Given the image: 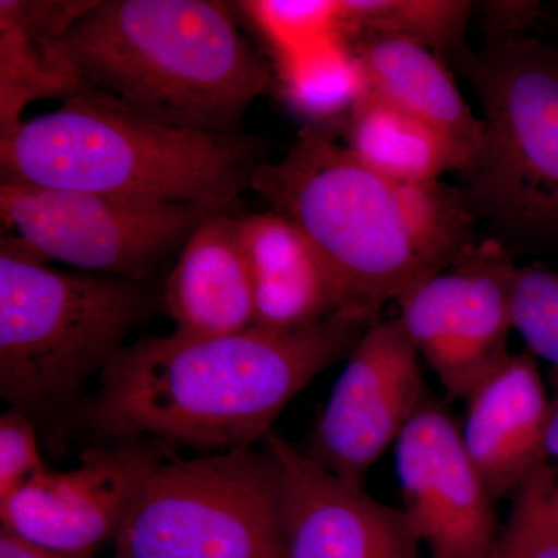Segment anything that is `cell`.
<instances>
[{"label":"cell","mask_w":558,"mask_h":558,"mask_svg":"<svg viewBox=\"0 0 558 558\" xmlns=\"http://www.w3.org/2000/svg\"><path fill=\"white\" fill-rule=\"evenodd\" d=\"M546 454L550 462L558 465V398L554 400L553 416L546 435Z\"/></svg>","instance_id":"cell-28"},{"label":"cell","mask_w":558,"mask_h":558,"mask_svg":"<svg viewBox=\"0 0 558 558\" xmlns=\"http://www.w3.org/2000/svg\"><path fill=\"white\" fill-rule=\"evenodd\" d=\"M275 78L282 100L307 124H343L371 94L365 68L343 32L275 62Z\"/></svg>","instance_id":"cell-20"},{"label":"cell","mask_w":558,"mask_h":558,"mask_svg":"<svg viewBox=\"0 0 558 558\" xmlns=\"http://www.w3.org/2000/svg\"><path fill=\"white\" fill-rule=\"evenodd\" d=\"M269 449L170 458L140 487L110 558H284Z\"/></svg>","instance_id":"cell-7"},{"label":"cell","mask_w":558,"mask_h":558,"mask_svg":"<svg viewBox=\"0 0 558 558\" xmlns=\"http://www.w3.org/2000/svg\"><path fill=\"white\" fill-rule=\"evenodd\" d=\"M488 558H558V465L546 459L509 497Z\"/></svg>","instance_id":"cell-22"},{"label":"cell","mask_w":558,"mask_h":558,"mask_svg":"<svg viewBox=\"0 0 558 558\" xmlns=\"http://www.w3.org/2000/svg\"><path fill=\"white\" fill-rule=\"evenodd\" d=\"M475 11L486 25L490 38L505 39L523 36L521 33L534 25L539 17V2L531 0H498L475 3Z\"/></svg>","instance_id":"cell-26"},{"label":"cell","mask_w":558,"mask_h":558,"mask_svg":"<svg viewBox=\"0 0 558 558\" xmlns=\"http://www.w3.org/2000/svg\"><path fill=\"white\" fill-rule=\"evenodd\" d=\"M352 44L371 94L458 140L476 156L483 145V120L469 108L438 54L385 36L363 35Z\"/></svg>","instance_id":"cell-18"},{"label":"cell","mask_w":558,"mask_h":558,"mask_svg":"<svg viewBox=\"0 0 558 558\" xmlns=\"http://www.w3.org/2000/svg\"><path fill=\"white\" fill-rule=\"evenodd\" d=\"M457 64L483 108V145L461 174L470 207L517 244L558 242V50L488 39Z\"/></svg>","instance_id":"cell-6"},{"label":"cell","mask_w":558,"mask_h":558,"mask_svg":"<svg viewBox=\"0 0 558 558\" xmlns=\"http://www.w3.org/2000/svg\"><path fill=\"white\" fill-rule=\"evenodd\" d=\"M163 306L174 332L219 337L255 325V296L240 218L215 213L180 248L165 282Z\"/></svg>","instance_id":"cell-15"},{"label":"cell","mask_w":558,"mask_h":558,"mask_svg":"<svg viewBox=\"0 0 558 558\" xmlns=\"http://www.w3.org/2000/svg\"><path fill=\"white\" fill-rule=\"evenodd\" d=\"M498 238L476 244L449 269L407 290L396 303L418 355L451 400H465L510 354L517 274Z\"/></svg>","instance_id":"cell-9"},{"label":"cell","mask_w":558,"mask_h":558,"mask_svg":"<svg viewBox=\"0 0 558 558\" xmlns=\"http://www.w3.org/2000/svg\"><path fill=\"white\" fill-rule=\"evenodd\" d=\"M341 32L349 39L385 36L416 44L454 61L469 53L465 32L475 3L465 0H340Z\"/></svg>","instance_id":"cell-21"},{"label":"cell","mask_w":558,"mask_h":558,"mask_svg":"<svg viewBox=\"0 0 558 558\" xmlns=\"http://www.w3.org/2000/svg\"><path fill=\"white\" fill-rule=\"evenodd\" d=\"M153 307L140 282L0 252V395L36 428L61 424Z\"/></svg>","instance_id":"cell-5"},{"label":"cell","mask_w":558,"mask_h":558,"mask_svg":"<svg viewBox=\"0 0 558 558\" xmlns=\"http://www.w3.org/2000/svg\"><path fill=\"white\" fill-rule=\"evenodd\" d=\"M165 453L163 446L146 439L89 447L76 468L43 470L0 501V527L47 548L92 558L116 539L140 487L167 461Z\"/></svg>","instance_id":"cell-11"},{"label":"cell","mask_w":558,"mask_h":558,"mask_svg":"<svg viewBox=\"0 0 558 558\" xmlns=\"http://www.w3.org/2000/svg\"><path fill=\"white\" fill-rule=\"evenodd\" d=\"M61 44L84 86L201 134H242L271 84L266 58L215 0H97Z\"/></svg>","instance_id":"cell-3"},{"label":"cell","mask_w":558,"mask_h":558,"mask_svg":"<svg viewBox=\"0 0 558 558\" xmlns=\"http://www.w3.org/2000/svg\"><path fill=\"white\" fill-rule=\"evenodd\" d=\"M421 360L398 317L374 323L348 355L307 457L340 480L363 486L427 399Z\"/></svg>","instance_id":"cell-10"},{"label":"cell","mask_w":558,"mask_h":558,"mask_svg":"<svg viewBox=\"0 0 558 558\" xmlns=\"http://www.w3.org/2000/svg\"><path fill=\"white\" fill-rule=\"evenodd\" d=\"M240 7L275 62L341 32L340 0H250Z\"/></svg>","instance_id":"cell-23"},{"label":"cell","mask_w":558,"mask_h":558,"mask_svg":"<svg viewBox=\"0 0 558 558\" xmlns=\"http://www.w3.org/2000/svg\"><path fill=\"white\" fill-rule=\"evenodd\" d=\"M0 558H86L60 553L0 527Z\"/></svg>","instance_id":"cell-27"},{"label":"cell","mask_w":558,"mask_h":558,"mask_svg":"<svg viewBox=\"0 0 558 558\" xmlns=\"http://www.w3.org/2000/svg\"><path fill=\"white\" fill-rule=\"evenodd\" d=\"M264 161L248 135L167 126L84 84L60 109L24 120L0 138L2 179L227 213Z\"/></svg>","instance_id":"cell-4"},{"label":"cell","mask_w":558,"mask_h":558,"mask_svg":"<svg viewBox=\"0 0 558 558\" xmlns=\"http://www.w3.org/2000/svg\"><path fill=\"white\" fill-rule=\"evenodd\" d=\"M215 211L193 204H142L0 182V216L46 260L145 284Z\"/></svg>","instance_id":"cell-8"},{"label":"cell","mask_w":558,"mask_h":558,"mask_svg":"<svg viewBox=\"0 0 558 558\" xmlns=\"http://www.w3.org/2000/svg\"><path fill=\"white\" fill-rule=\"evenodd\" d=\"M264 442L282 473L284 558H421L402 509L319 468L277 433Z\"/></svg>","instance_id":"cell-13"},{"label":"cell","mask_w":558,"mask_h":558,"mask_svg":"<svg viewBox=\"0 0 558 558\" xmlns=\"http://www.w3.org/2000/svg\"><path fill=\"white\" fill-rule=\"evenodd\" d=\"M97 0L0 2V138L33 101L68 100L83 87L61 40Z\"/></svg>","instance_id":"cell-16"},{"label":"cell","mask_w":558,"mask_h":558,"mask_svg":"<svg viewBox=\"0 0 558 558\" xmlns=\"http://www.w3.org/2000/svg\"><path fill=\"white\" fill-rule=\"evenodd\" d=\"M255 296V325L299 329L344 311L328 270L299 227L275 211L240 218Z\"/></svg>","instance_id":"cell-17"},{"label":"cell","mask_w":558,"mask_h":558,"mask_svg":"<svg viewBox=\"0 0 558 558\" xmlns=\"http://www.w3.org/2000/svg\"><path fill=\"white\" fill-rule=\"evenodd\" d=\"M38 446V428L20 410L0 416V501H5L46 470Z\"/></svg>","instance_id":"cell-25"},{"label":"cell","mask_w":558,"mask_h":558,"mask_svg":"<svg viewBox=\"0 0 558 558\" xmlns=\"http://www.w3.org/2000/svg\"><path fill=\"white\" fill-rule=\"evenodd\" d=\"M343 124H304L250 189L306 236L344 311L380 318L385 304L476 244L478 218L464 191L442 180L396 182L369 170L344 145Z\"/></svg>","instance_id":"cell-2"},{"label":"cell","mask_w":558,"mask_h":558,"mask_svg":"<svg viewBox=\"0 0 558 558\" xmlns=\"http://www.w3.org/2000/svg\"><path fill=\"white\" fill-rule=\"evenodd\" d=\"M513 330L526 351L545 360L558 388V271L520 267L512 300Z\"/></svg>","instance_id":"cell-24"},{"label":"cell","mask_w":558,"mask_h":558,"mask_svg":"<svg viewBox=\"0 0 558 558\" xmlns=\"http://www.w3.org/2000/svg\"><path fill=\"white\" fill-rule=\"evenodd\" d=\"M402 512L429 558H488L497 499L462 442L461 422L432 395L396 444Z\"/></svg>","instance_id":"cell-12"},{"label":"cell","mask_w":558,"mask_h":558,"mask_svg":"<svg viewBox=\"0 0 558 558\" xmlns=\"http://www.w3.org/2000/svg\"><path fill=\"white\" fill-rule=\"evenodd\" d=\"M347 148L369 170L396 182H438L464 172L475 153L425 121L369 94L344 121Z\"/></svg>","instance_id":"cell-19"},{"label":"cell","mask_w":558,"mask_h":558,"mask_svg":"<svg viewBox=\"0 0 558 558\" xmlns=\"http://www.w3.org/2000/svg\"><path fill=\"white\" fill-rule=\"evenodd\" d=\"M379 319L341 311L299 329L146 337L102 371L80 418L105 442L146 439L205 454L250 450Z\"/></svg>","instance_id":"cell-1"},{"label":"cell","mask_w":558,"mask_h":558,"mask_svg":"<svg viewBox=\"0 0 558 558\" xmlns=\"http://www.w3.org/2000/svg\"><path fill=\"white\" fill-rule=\"evenodd\" d=\"M464 402L465 450L494 498H509L548 459L546 435L554 402L537 360L529 351L510 352Z\"/></svg>","instance_id":"cell-14"}]
</instances>
